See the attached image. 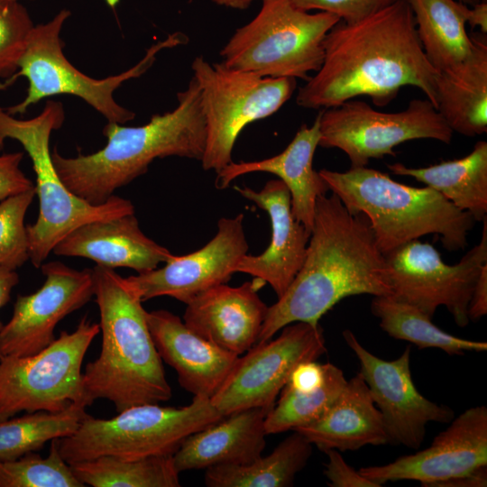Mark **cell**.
Returning <instances> with one entry per match:
<instances>
[{"instance_id":"obj_1","label":"cell","mask_w":487,"mask_h":487,"mask_svg":"<svg viewBox=\"0 0 487 487\" xmlns=\"http://www.w3.org/2000/svg\"><path fill=\"white\" fill-rule=\"evenodd\" d=\"M437 73L424 53L408 1L399 0L359 21L334 25L325 38L323 63L296 102L326 109L368 96L385 106L402 87L413 86L436 108Z\"/></svg>"},{"instance_id":"obj_2","label":"cell","mask_w":487,"mask_h":487,"mask_svg":"<svg viewBox=\"0 0 487 487\" xmlns=\"http://www.w3.org/2000/svg\"><path fill=\"white\" fill-rule=\"evenodd\" d=\"M363 294L392 295L385 256L363 214L352 215L334 193L320 196L303 264L268 307L256 344L294 322L318 325L343 299Z\"/></svg>"},{"instance_id":"obj_3","label":"cell","mask_w":487,"mask_h":487,"mask_svg":"<svg viewBox=\"0 0 487 487\" xmlns=\"http://www.w3.org/2000/svg\"><path fill=\"white\" fill-rule=\"evenodd\" d=\"M178 105L149 123L124 126L107 122L105 147L90 154L64 157L51 151L54 167L66 188L91 205L106 203L114 192L144 174L158 158L170 156L201 161L206 122L200 87L192 77L177 94Z\"/></svg>"},{"instance_id":"obj_4","label":"cell","mask_w":487,"mask_h":487,"mask_svg":"<svg viewBox=\"0 0 487 487\" xmlns=\"http://www.w3.org/2000/svg\"><path fill=\"white\" fill-rule=\"evenodd\" d=\"M92 272L102 347L82 373L88 406L106 399L120 412L135 405L170 400L172 391L139 294L114 269L96 265Z\"/></svg>"},{"instance_id":"obj_5","label":"cell","mask_w":487,"mask_h":487,"mask_svg":"<svg viewBox=\"0 0 487 487\" xmlns=\"http://www.w3.org/2000/svg\"><path fill=\"white\" fill-rule=\"evenodd\" d=\"M318 172L352 215L363 214L368 218L383 254L431 234L438 235L450 252L467 245L474 218L427 186L405 185L366 166Z\"/></svg>"},{"instance_id":"obj_6","label":"cell","mask_w":487,"mask_h":487,"mask_svg":"<svg viewBox=\"0 0 487 487\" xmlns=\"http://www.w3.org/2000/svg\"><path fill=\"white\" fill-rule=\"evenodd\" d=\"M65 119L63 105L48 100L40 115L16 119L0 107V151L5 141L19 142L29 155L36 175L39 215L26 225L29 254L32 265L40 268L54 246L78 226L95 220L134 213L128 199L114 195L106 203L91 205L70 192L60 178L50 150L51 132L60 129Z\"/></svg>"},{"instance_id":"obj_7","label":"cell","mask_w":487,"mask_h":487,"mask_svg":"<svg viewBox=\"0 0 487 487\" xmlns=\"http://www.w3.org/2000/svg\"><path fill=\"white\" fill-rule=\"evenodd\" d=\"M68 9L60 10L49 22L34 25L17 71L4 83L0 90L10 87L19 77L28 80L25 97L5 108L14 115H23L39 101L58 95H72L84 100L99 112L107 122L124 124L135 117L134 112L122 106L114 98L115 91L125 81L143 75L164 50L186 44L188 37L176 32L146 50L143 58L133 67L115 76L96 79L79 71L65 57L60 32L70 16Z\"/></svg>"},{"instance_id":"obj_8","label":"cell","mask_w":487,"mask_h":487,"mask_svg":"<svg viewBox=\"0 0 487 487\" xmlns=\"http://www.w3.org/2000/svg\"><path fill=\"white\" fill-rule=\"evenodd\" d=\"M224 417L210 399L198 396L179 408L152 403L129 407L111 418L87 414L71 435L59 439V448L69 464L100 456L173 455L188 436Z\"/></svg>"},{"instance_id":"obj_9","label":"cell","mask_w":487,"mask_h":487,"mask_svg":"<svg viewBox=\"0 0 487 487\" xmlns=\"http://www.w3.org/2000/svg\"><path fill=\"white\" fill-rule=\"evenodd\" d=\"M339 21L330 13L301 10L291 0H262L258 14L221 50L222 62L261 77L307 81L320 69L325 38Z\"/></svg>"},{"instance_id":"obj_10","label":"cell","mask_w":487,"mask_h":487,"mask_svg":"<svg viewBox=\"0 0 487 487\" xmlns=\"http://www.w3.org/2000/svg\"><path fill=\"white\" fill-rule=\"evenodd\" d=\"M200 87L206 122L201 159L205 170L216 173L230 164L234 145L249 124L276 113L292 96L296 78L261 77L202 56L191 64Z\"/></svg>"},{"instance_id":"obj_11","label":"cell","mask_w":487,"mask_h":487,"mask_svg":"<svg viewBox=\"0 0 487 487\" xmlns=\"http://www.w3.org/2000/svg\"><path fill=\"white\" fill-rule=\"evenodd\" d=\"M99 332V324L84 317L73 332L61 331L39 353L1 358L0 421L22 411L57 413L74 403L87 407L81 366Z\"/></svg>"},{"instance_id":"obj_12","label":"cell","mask_w":487,"mask_h":487,"mask_svg":"<svg viewBox=\"0 0 487 487\" xmlns=\"http://www.w3.org/2000/svg\"><path fill=\"white\" fill-rule=\"evenodd\" d=\"M318 146L336 148L349 158L351 168L370 160L396 156L394 148L418 139L449 143L453 131L427 99H413L400 112L385 113L361 100L350 99L319 112Z\"/></svg>"},{"instance_id":"obj_13","label":"cell","mask_w":487,"mask_h":487,"mask_svg":"<svg viewBox=\"0 0 487 487\" xmlns=\"http://www.w3.org/2000/svg\"><path fill=\"white\" fill-rule=\"evenodd\" d=\"M479 244L453 265L429 243L409 241L384 254L392 295L433 318L444 306L458 326L468 325V308L481 268L487 263V216Z\"/></svg>"},{"instance_id":"obj_14","label":"cell","mask_w":487,"mask_h":487,"mask_svg":"<svg viewBox=\"0 0 487 487\" xmlns=\"http://www.w3.org/2000/svg\"><path fill=\"white\" fill-rule=\"evenodd\" d=\"M281 329L276 339L256 344L244 356L239 355L210 399L223 416L252 408L271 409L293 370L303 362L317 361L326 352L319 324L294 322Z\"/></svg>"},{"instance_id":"obj_15","label":"cell","mask_w":487,"mask_h":487,"mask_svg":"<svg viewBox=\"0 0 487 487\" xmlns=\"http://www.w3.org/2000/svg\"><path fill=\"white\" fill-rule=\"evenodd\" d=\"M343 336L359 361L360 374L382 416L389 443L418 449L429 422L446 423L454 418L449 407L430 401L416 388L409 346L397 359L387 361L365 349L352 331L344 330Z\"/></svg>"},{"instance_id":"obj_16","label":"cell","mask_w":487,"mask_h":487,"mask_svg":"<svg viewBox=\"0 0 487 487\" xmlns=\"http://www.w3.org/2000/svg\"><path fill=\"white\" fill-rule=\"evenodd\" d=\"M41 269L43 285L17 296L13 316L0 331V359L41 351L55 339L58 323L94 296L92 269L78 271L60 262L41 264Z\"/></svg>"},{"instance_id":"obj_17","label":"cell","mask_w":487,"mask_h":487,"mask_svg":"<svg viewBox=\"0 0 487 487\" xmlns=\"http://www.w3.org/2000/svg\"><path fill=\"white\" fill-rule=\"evenodd\" d=\"M431 445L383 465L362 467L358 472L377 484L412 480L422 486L436 483L487 466V408L467 409Z\"/></svg>"},{"instance_id":"obj_18","label":"cell","mask_w":487,"mask_h":487,"mask_svg":"<svg viewBox=\"0 0 487 487\" xmlns=\"http://www.w3.org/2000/svg\"><path fill=\"white\" fill-rule=\"evenodd\" d=\"M243 214L223 217L216 235L202 248L183 256L172 255L160 269L126 278L142 301L168 296L185 304L199 293L230 280L247 254Z\"/></svg>"},{"instance_id":"obj_19","label":"cell","mask_w":487,"mask_h":487,"mask_svg":"<svg viewBox=\"0 0 487 487\" xmlns=\"http://www.w3.org/2000/svg\"><path fill=\"white\" fill-rule=\"evenodd\" d=\"M265 284L254 277L238 287H212L186 304L183 322L206 340L241 355L257 343L261 333L268 306L258 291Z\"/></svg>"},{"instance_id":"obj_20","label":"cell","mask_w":487,"mask_h":487,"mask_svg":"<svg viewBox=\"0 0 487 487\" xmlns=\"http://www.w3.org/2000/svg\"><path fill=\"white\" fill-rule=\"evenodd\" d=\"M235 190L267 212L271 235L266 250L259 255L245 254L234 272L264 280L280 298L303 264L310 232L293 216L289 190L280 179L267 181L259 191L246 186Z\"/></svg>"},{"instance_id":"obj_21","label":"cell","mask_w":487,"mask_h":487,"mask_svg":"<svg viewBox=\"0 0 487 487\" xmlns=\"http://www.w3.org/2000/svg\"><path fill=\"white\" fill-rule=\"evenodd\" d=\"M147 323L161 359L176 371L179 385L211 399L239 355L201 337L168 310L147 312Z\"/></svg>"},{"instance_id":"obj_22","label":"cell","mask_w":487,"mask_h":487,"mask_svg":"<svg viewBox=\"0 0 487 487\" xmlns=\"http://www.w3.org/2000/svg\"><path fill=\"white\" fill-rule=\"evenodd\" d=\"M52 252L87 258L111 269L130 268L138 274L156 269L173 255L142 233L134 213L81 225L63 237Z\"/></svg>"},{"instance_id":"obj_23","label":"cell","mask_w":487,"mask_h":487,"mask_svg":"<svg viewBox=\"0 0 487 487\" xmlns=\"http://www.w3.org/2000/svg\"><path fill=\"white\" fill-rule=\"evenodd\" d=\"M319 139L318 113L313 124H302L280 153L260 161H232L217 172L216 186L225 188L236 178L252 172L274 174L289 190L293 216L311 234L317 199L329 191L319 172L313 169Z\"/></svg>"},{"instance_id":"obj_24","label":"cell","mask_w":487,"mask_h":487,"mask_svg":"<svg viewBox=\"0 0 487 487\" xmlns=\"http://www.w3.org/2000/svg\"><path fill=\"white\" fill-rule=\"evenodd\" d=\"M270 410L236 411L188 436L173 455L176 469L181 473L252 463L266 446L265 418Z\"/></svg>"},{"instance_id":"obj_25","label":"cell","mask_w":487,"mask_h":487,"mask_svg":"<svg viewBox=\"0 0 487 487\" xmlns=\"http://www.w3.org/2000/svg\"><path fill=\"white\" fill-rule=\"evenodd\" d=\"M292 431L301 434L323 452L357 450L368 445L389 443L382 416L360 372L347 381L324 417Z\"/></svg>"},{"instance_id":"obj_26","label":"cell","mask_w":487,"mask_h":487,"mask_svg":"<svg viewBox=\"0 0 487 487\" xmlns=\"http://www.w3.org/2000/svg\"><path fill=\"white\" fill-rule=\"evenodd\" d=\"M472 38L468 57L436 79L437 111L453 133L468 137L487 132V42L482 33Z\"/></svg>"},{"instance_id":"obj_27","label":"cell","mask_w":487,"mask_h":487,"mask_svg":"<svg viewBox=\"0 0 487 487\" xmlns=\"http://www.w3.org/2000/svg\"><path fill=\"white\" fill-rule=\"evenodd\" d=\"M395 175L412 177L442 194L475 221L487 216V142L479 141L466 156L424 168L388 164Z\"/></svg>"},{"instance_id":"obj_28","label":"cell","mask_w":487,"mask_h":487,"mask_svg":"<svg viewBox=\"0 0 487 487\" xmlns=\"http://www.w3.org/2000/svg\"><path fill=\"white\" fill-rule=\"evenodd\" d=\"M424 53L436 70L465 60L473 47L466 32L468 5L458 0H407Z\"/></svg>"},{"instance_id":"obj_29","label":"cell","mask_w":487,"mask_h":487,"mask_svg":"<svg viewBox=\"0 0 487 487\" xmlns=\"http://www.w3.org/2000/svg\"><path fill=\"white\" fill-rule=\"evenodd\" d=\"M312 444L293 431L266 456L247 464L218 465L206 469L208 487H289L306 466Z\"/></svg>"},{"instance_id":"obj_30","label":"cell","mask_w":487,"mask_h":487,"mask_svg":"<svg viewBox=\"0 0 487 487\" xmlns=\"http://www.w3.org/2000/svg\"><path fill=\"white\" fill-rule=\"evenodd\" d=\"M371 311L390 336L408 341L419 349L437 348L450 355L485 352L487 343L455 336L439 327L420 309L391 296H375Z\"/></svg>"},{"instance_id":"obj_31","label":"cell","mask_w":487,"mask_h":487,"mask_svg":"<svg viewBox=\"0 0 487 487\" xmlns=\"http://www.w3.org/2000/svg\"><path fill=\"white\" fill-rule=\"evenodd\" d=\"M70 467L80 482L92 487H179L173 455L126 460L100 456Z\"/></svg>"},{"instance_id":"obj_32","label":"cell","mask_w":487,"mask_h":487,"mask_svg":"<svg viewBox=\"0 0 487 487\" xmlns=\"http://www.w3.org/2000/svg\"><path fill=\"white\" fill-rule=\"evenodd\" d=\"M85 409L74 403L61 412L37 411L0 421V460L39 451L48 441L71 435L87 415Z\"/></svg>"},{"instance_id":"obj_33","label":"cell","mask_w":487,"mask_h":487,"mask_svg":"<svg viewBox=\"0 0 487 487\" xmlns=\"http://www.w3.org/2000/svg\"><path fill=\"white\" fill-rule=\"evenodd\" d=\"M324 382L309 391H296L285 387L280 397L265 418L267 435L278 434L311 424L326 415L347 383L343 371L325 363Z\"/></svg>"},{"instance_id":"obj_34","label":"cell","mask_w":487,"mask_h":487,"mask_svg":"<svg viewBox=\"0 0 487 487\" xmlns=\"http://www.w3.org/2000/svg\"><path fill=\"white\" fill-rule=\"evenodd\" d=\"M59 439L51 441L49 455L35 452L0 460V487H85L61 456Z\"/></svg>"},{"instance_id":"obj_35","label":"cell","mask_w":487,"mask_h":487,"mask_svg":"<svg viewBox=\"0 0 487 487\" xmlns=\"http://www.w3.org/2000/svg\"><path fill=\"white\" fill-rule=\"evenodd\" d=\"M35 187L0 202V269L15 271L30 259L24 217Z\"/></svg>"},{"instance_id":"obj_36","label":"cell","mask_w":487,"mask_h":487,"mask_svg":"<svg viewBox=\"0 0 487 487\" xmlns=\"http://www.w3.org/2000/svg\"><path fill=\"white\" fill-rule=\"evenodd\" d=\"M33 22L19 0H0V78L18 69Z\"/></svg>"},{"instance_id":"obj_37","label":"cell","mask_w":487,"mask_h":487,"mask_svg":"<svg viewBox=\"0 0 487 487\" xmlns=\"http://www.w3.org/2000/svg\"><path fill=\"white\" fill-rule=\"evenodd\" d=\"M397 1L399 0H291L293 5L301 10L330 13L345 23L363 19Z\"/></svg>"},{"instance_id":"obj_38","label":"cell","mask_w":487,"mask_h":487,"mask_svg":"<svg viewBox=\"0 0 487 487\" xmlns=\"http://www.w3.org/2000/svg\"><path fill=\"white\" fill-rule=\"evenodd\" d=\"M23 157L21 152L0 155V202L35 187L20 168Z\"/></svg>"},{"instance_id":"obj_39","label":"cell","mask_w":487,"mask_h":487,"mask_svg":"<svg viewBox=\"0 0 487 487\" xmlns=\"http://www.w3.org/2000/svg\"><path fill=\"white\" fill-rule=\"evenodd\" d=\"M328 461L325 464L324 474L331 487H378L377 484L363 476L350 466L338 450L325 451Z\"/></svg>"},{"instance_id":"obj_40","label":"cell","mask_w":487,"mask_h":487,"mask_svg":"<svg viewBox=\"0 0 487 487\" xmlns=\"http://www.w3.org/2000/svg\"><path fill=\"white\" fill-rule=\"evenodd\" d=\"M325 375V364L316 361L303 362L293 370L285 387L296 391L313 390L324 382Z\"/></svg>"},{"instance_id":"obj_41","label":"cell","mask_w":487,"mask_h":487,"mask_svg":"<svg viewBox=\"0 0 487 487\" xmlns=\"http://www.w3.org/2000/svg\"><path fill=\"white\" fill-rule=\"evenodd\" d=\"M487 313V263L480 271L468 308L470 320L477 321Z\"/></svg>"},{"instance_id":"obj_42","label":"cell","mask_w":487,"mask_h":487,"mask_svg":"<svg viewBox=\"0 0 487 487\" xmlns=\"http://www.w3.org/2000/svg\"><path fill=\"white\" fill-rule=\"evenodd\" d=\"M487 485V466L473 472L436 483L434 487H485Z\"/></svg>"},{"instance_id":"obj_43","label":"cell","mask_w":487,"mask_h":487,"mask_svg":"<svg viewBox=\"0 0 487 487\" xmlns=\"http://www.w3.org/2000/svg\"><path fill=\"white\" fill-rule=\"evenodd\" d=\"M466 23L472 29L479 27L482 34L487 33V2L480 1L468 7L466 12Z\"/></svg>"},{"instance_id":"obj_44","label":"cell","mask_w":487,"mask_h":487,"mask_svg":"<svg viewBox=\"0 0 487 487\" xmlns=\"http://www.w3.org/2000/svg\"><path fill=\"white\" fill-rule=\"evenodd\" d=\"M19 282V276L15 271L0 269V308L10 299L12 289ZM0 321V331L3 328Z\"/></svg>"},{"instance_id":"obj_45","label":"cell","mask_w":487,"mask_h":487,"mask_svg":"<svg viewBox=\"0 0 487 487\" xmlns=\"http://www.w3.org/2000/svg\"><path fill=\"white\" fill-rule=\"evenodd\" d=\"M212 1L219 5L243 10V9H246L254 0H212Z\"/></svg>"},{"instance_id":"obj_46","label":"cell","mask_w":487,"mask_h":487,"mask_svg":"<svg viewBox=\"0 0 487 487\" xmlns=\"http://www.w3.org/2000/svg\"><path fill=\"white\" fill-rule=\"evenodd\" d=\"M104 1L111 8H115L120 2V0H104Z\"/></svg>"},{"instance_id":"obj_47","label":"cell","mask_w":487,"mask_h":487,"mask_svg":"<svg viewBox=\"0 0 487 487\" xmlns=\"http://www.w3.org/2000/svg\"><path fill=\"white\" fill-rule=\"evenodd\" d=\"M458 1L464 3V4L467 5H473V4H475V3H478V2H480V1H486V0H458Z\"/></svg>"}]
</instances>
